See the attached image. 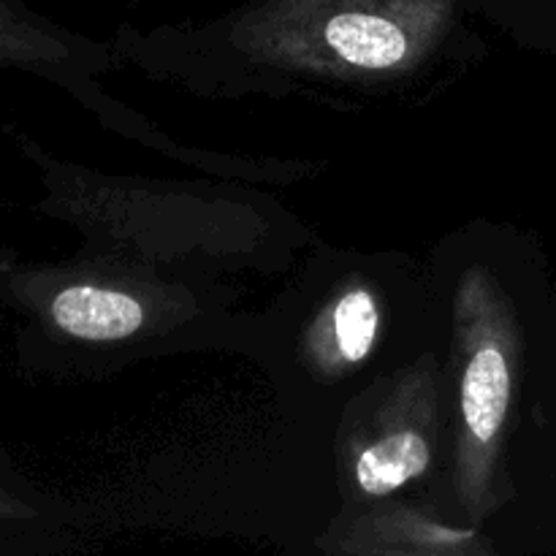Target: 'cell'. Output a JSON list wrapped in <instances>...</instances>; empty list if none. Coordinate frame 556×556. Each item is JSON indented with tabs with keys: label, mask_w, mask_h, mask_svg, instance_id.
<instances>
[{
	"label": "cell",
	"mask_w": 556,
	"mask_h": 556,
	"mask_svg": "<svg viewBox=\"0 0 556 556\" xmlns=\"http://www.w3.org/2000/svg\"><path fill=\"white\" fill-rule=\"evenodd\" d=\"M324 41L358 68H391L407 54V33L394 16L378 11H337L324 27Z\"/></svg>",
	"instance_id": "cell-2"
},
{
	"label": "cell",
	"mask_w": 556,
	"mask_h": 556,
	"mask_svg": "<svg viewBox=\"0 0 556 556\" xmlns=\"http://www.w3.org/2000/svg\"><path fill=\"white\" fill-rule=\"evenodd\" d=\"M510 405V367L497 345H486L472 356L462 386V410L470 432L481 443L500 434Z\"/></svg>",
	"instance_id": "cell-3"
},
{
	"label": "cell",
	"mask_w": 556,
	"mask_h": 556,
	"mask_svg": "<svg viewBox=\"0 0 556 556\" xmlns=\"http://www.w3.org/2000/svg\"><path fill=\"white\" fill-rule=\"evenodd\" d=\"M54 329L74 340L112 342L136 334L144 324V309L128 293L96 286H68L49 302Z\"/></svg>",
	"instance_id": "cell-1"
},
{
	"label": "cell",
	"mask_w": 556,
	"mask_h": 556,
	"mask_svg": "<svg viewBox=\"0 0 556 556\" xmlns=\"http://www.w3.org/2000/svg\"><path fill=\"white\" fill-rule=\"evenodd\" d=\"M30 41L33 36L25 16L14 9L11 0H0V65L27 58Z\"/></svg>",
	"instance_id": "cell-6"
},
{
	"label": "cell",
	"mask_w": 556,
	"mask_h": 556,
	"mask_svg": "<svg viewBox=\"0 0 556 556\" xmlns=\"http://www.w3.org/2000/svg\"><path fill=\"white\" fill-rule=\"evenodd\" d=\"M334 337L348 362L369 356L378 337V307L367 291H353L340 299L334 309Z\"/></svg>",
	"instance_id": "cell-5"
},
{
	"label": "cell",
	"mask_w": 556,
	"mask_h": 556,
	"mask_svg": "<svg viewBox=\"0 0 556 556\" xmlns=\"http://www.w3.org/2000/svg\"><path fill=\"white\" fill-rule=\"evenodd\" d=\"M33 519V510L27 508L20 500V492L9 486L3 476V467H0V530L11 525H20V521Z\"/></svg>",
	"instance_id": "cell-7"
},
{
	"label": "cell",
	"mask_w": 556,
	"mask_h": 556,
	"mask_svg": "<svg viewBox=\"0 0 556 556\" xmlns=\"http://www.w3.org/2000/svg\"><path fill=\"white\" fill-rule=\"evenodd\" d=\"M432 462V448L416 432H396L369 445L356 467L362 492L389 494L421 476Z\"/></svg>",
	"instance_id": "cell-4"
}]
</instances>
